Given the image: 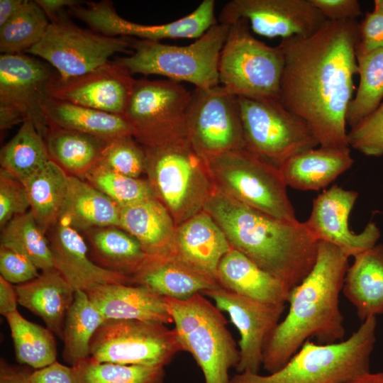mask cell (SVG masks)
Segmentation results:
<instances>
[{"instance_id":"cell-1","label":"cell","mask_w":383,"mask_h":383,"mask_svg":"<svg viewBox=\"0 0 383 383\" xmlns=\"http://www.w3.org/2000/svg\"><path fill=\"white\" fill-rule=\"evenodd\" d=\"M356 21H327L313 35L282 39L279 99L310 126L319 146L350 148L346 113L357 74Z\"/></svg>"},{"instance_id":"cell-2","label":"cell","mask_w":383,"mask_h":383,"mask_svg":"<svg viewBox=\"0 0 383 383\" xmlns=\"http://www.w3.org/2000/svg\"><path fill=\"white\" fill-rule=\"evenodd\" d=\"M349 257L340 248L319 241L313 267L290 291L289 311L265 348L262 367L268 374L284 366L311 338L319 344L344 340L345 328L340 294Z\"/></svg>"},{"instance_id":"cell-3","label":"cell","mask_w":383,"mask_h":383,"mask_svg":"<svg viewBox=\"0 0 383 383\" xmlns=\"http://www.w3.org/2000/svg\"><path fill=\"white\" fill-rule=\"evenodd\" d=\"M231 248L279 280L290 292L309 273L319 241L305 222L279 220L216 187L204 206Z\"/></svg>"},{"instance_id":"cell-4","label":"cell","mask_w":383,"mask_h":383,"mask_svg":"<svg viewBox=\"0 0 383 383\" xmlns=\"http://www.w3.org/2000/svg\"><path fill=\"white\" fill-rule=\"evenodd\" d=\"M376 328L377 317L372 316L340 342L319 344L309 340L277 372L236 373L230 383H343L370 372Z\"/></svg>"},{"instance_id":"cell-5","label":"cell","mask_w":383,"mask_h":383,"mask_svg":"<svg viewBox=\"0 0 383 383\" xmlns=\"http://www.w3.org/2000/svg\"><path fill=\"white\" fill-rule=\"evenodd\" d=\"M144 148L147 180L176 226L202 211L216 186L205 157L190 140Z\"/></svg>"},{"instance_id":"cell-6","label":"cell","mask_w":383,"mask_h":383,"mask_svg":"<svg viewBox=\"0 0 383 383\" xmlns=\"http://www.w3.org/2000/svg\"><path fill=\"white\" fill-rule=\"evenodd\" d=\"M229 26L218 22L186 46L132 38L131 55L114 61L132 74L160 75L195 89H210L220 84L218 62Z\"/></svg>"},{"instance_id":"cell-7","label":"cell","mask_w":383,"mask_h":383,"mask_svg":"<svg viewBox=\"0 0 383 383\" xmlns=\"http://www.w3.org/2000/svg\"><path fill=\"white\" fill-rule=\"evenodd\" d=\"M165 298L183 350L192 355L205 383H230L240 350L221 311L201 293L184 300Z\"/></svg>"},{"instance_id":"cell-8","label":"cell","mask_w":383,"mask_h":383,"mask_svg":"<svg viewBox=\"0 0 383 383\" xmlns=\"http://www.w3.org/2000/svg\"><path fill=\"white\" fill-rule=\"evenodd\" d=\"M205 158L218 189L279 220L298 221L279 168L245 148Z\"/></svg>"},{"instance_id":"cell-9","label":"cell","mask_w":383,"mask_h":383,"mask_svg":"<svg viewBox=\"0 0 383 383\" xmlns=\"http://www.w3.org/2000/svg\"><path fill=\"white\" fill-rule=\"evenodd\" d=\"M284 66L279 45L255 38L245 20L231 24L218 62L219 84L238 97L279 99Z\"/></svg>"},{"instance_id":"cell-10","label":"cell","mask_w":383,"mask_h":383,"mask_svg":"<svg viewBox=\"0 0 383 383\" xmlns=\"http://www.w3.org/2000/svg\"><path fill=\"white\" fill-rule=\"evenodd\" d=\"M192 92L171 79H135L123 116L133 138L145 148H157L189 140L187 110Z\"/></svg>"},{"instance_id":"cell-11","label":"cell","mask_w":383,"mask_h":383,"mask_svg":"<svg viewBox=\"0 0 383 383\" xmlns=\"http://www.w3.org/2000/svg\"><path fill=\"white\" fill-rule=\"evenodd\" d=\"M245 148L280 168L290 158L319 147L308 123L279 99L238 97Z\"/></svg>"},{"instance_id":"cell-12","label":"cell","mask_w":383,"mask_h":383,"mask_svg":"<svg viewBox=\"0 0 383 383\" xmlns=\"http://www.w3.org/2000/svg\"><path fill=\"white\" fill-rule=\"evenodd\" d=\"M184 351L174 328L138 320H105L94 334L89 357L99 362L162 367Z\"/></svg>"},{"instance_id":"cell-13","label":"cell","mask_w":383,"mask_h":383,"mask_svg":"<svg viewBox=\"0 0 383 383\" xmlns=\"http://www.w3.org/2000/svg\"><path fill=\"white\" fill-rule=\"evenodd\" d=\"M131 38L110 37L82 28L61 12L50 21L41 40L30 49L62 78L82 75L106 64L118 52H130Z\"/></svg>"},{"instance_id":"cell-14","label":"cell","mask_w":383,"mask_h":383,"mask_svg":"<svg viewBox=\"0 0 383 383\" xmlns=\"http://www.w3.org/2000/svg\"><path fill=\"white\" fill-rule=\"evenodd\" d=\"M187 127L190 142L204 157L245 148L238 97L220 84L192 91Z\"/></svg>"},{"instance_id":"cell-15","label":"cell","mask_w":383,"mask_h":383,"mask_svg":"<svg viewBox=\"0 0 383 383\" xmlns=\"http://www.w3.org/2000/svg\"><path fill=\"white\" fill-rule=\"evenodd\" d=\"M68 13L87 23L92 30L110 37H136L140 40L199 38L218 23L215 1L204 0L188 15L160 25L131 22L116 11L111 1L87 2L68 8Z\"/></svg>"},{"instance_id":"cell-16","label":"cell","mask_w":383,"mask_h":383,"mask_svg":"<svg viewBox=\"0 0 383 383\" xmlns=\"http://www.w3.org/2000/svg\"><path fill=\"white\" fill-rule=\"evenodd\" d=\"M241 19L257 35L282 39L309 37L327 21L311 0H231L218 16L229 26Z\"/></svg>"},{"instance_id":"cell-17","label":"cell","mask_w":383,"mask_h":383,"mask_svg":"<svg viewBox=\"0 0 383 383\" xmlns=\"http://www.w3.org/2000/svg\"><path fill=\"white\" fill-rule=\"evenodd\" d=\"M57 74L33 57L21 54L0 55V111L23 122L30 120L43 136L48 129L42 104L49 97L51 82Z\"/></svg>"},{"instance_id":"cell-18","label":"cell","mask_w":383,"mask_h":383,"mask_svg":"<svg viewBox=\"0 0 383 383\" xmlns=\"http://www.w3.org/2000/svg\"><path fill=\"white\" fill-rule=\"evenodd\" d=\"M226 312L240 333L237 373H259L264 350L284 311L285 304H270L245 297L222 287L204 292Z\"/></svg>"},{"instance_id":"cell-19","label":"cell","mask_w":383,"mask_h":383,"mask_svg":"<svg viewBox=\"0 0 383 383\" xmlns=\"http://www.w3.org/2000/svg\"><path fill=\"white\" fill-rule=\"evenodd\" d=\"M135 79L125 67L109 61L82 75L62 78L58 73L48 89L49 97L123 116Z\"/></svg>"},{"instance_id":"cell-20","label":"cell","mask_w":383,"mask_h":383,"mask_svg":"<svg viewBox=\"0 0 383 383\" xmlns=\"http://www.w3.org/2000/svg\"><path fill=\"white\" fill-rule=\"evenodd\" d=\"M357 197V192L334 184L313 199L310 216L305 221L318 241L340 248L349 257L372 248L381 236L374 222H369L359 233L349 228V216Z\"/></svg>"},{"instance_id":"cell-21","label":"cell","mask_w":383,"mask_h":383,"mask_svg":"<svg viewBox=\"0 0 383 383\" xmlns=\"http://www.w3.org/2000/svg\"><path fill=\"white\" fill-rule=\"evenodd\" d=\"M47 237L54 268L75 291L86 292L101 284H131L128 277L96 265L80 232L66 221L60 219Z\"/></svg>"},{"instance_id":"cell-22","label":"cell","mask_w":383,"mask_h":383,"mask_svg":"<svg viewBox=\"0 0 383 383\" xmlns=\"http://www.w3.org/2000/svg\"><path fill=\"white\" fill-rule=\"evenodd\" d=\"M231 248L224 232L203 210L177 226L172 257L218 282L219 264Z\"/></svg>"},{"instance_id":"cell-23","label":"cell","mask_w":383,"mask_h":383,"mask_svg":"<svg viewBox=\"0 0 383 383\" xmlns=\"http://www.w3.org/2000/svg\"><path fill=\"white\" fill-rule=\"evenodd\" d=\"M85 292L106 320L173 323L165 296L145 286L107 284L93 287Z\"/></svg>"},{"instance_id":"cell-24","label":"cell","mask_w":383,"mask_h":383,"mask_svg":"<svg viewBox=\"0 0 383 383\" xmlns=\"http://www.w3.org/2000/svg\"><path fill=\"white\" fill-rule=\"evenodd\" d=\"M118 227L133 236L150 257H173L177 226L156 197L121 207Z\"/></svg>"},{"instance_id":"cell-25","label":"cell","mask_w":383,"mask_h":383,"mask_svg":"<svg viewBox=\"0 0 383 383\" xmlns=\"http://www.w3.org/2000/svg\"><path fill=\"white\" fill-rule=\"evenodd\" d=\"M18 302L39 316L55 335L63 340L67 313L75 290L55 268L42 271L35 279L15 286Z\"/></svg>"},{"instance_id":"cell-26","label":"cell","mask_w":383,"mask_h":383,"mask_svg":"<svg viewBox=\"0 0 383 383\" xmlns=\"http://www.w3.org/2000/svg\"><path fill=\"white\" fill-rule=\"evenodd\" d=\"M217 279L222 288L259 301L286 304L289 299L279 280L233 248L222 258Z\"/></svg>"},{"instance_id":"cell-27","label":"cell","mask_w":383,"mask_h":383,"mask_svg":"<svg viewBox=\"0 0 383 383\" xmlns=\"http://www.w3.org/2000/svg\"><path fill=\"white\" fill-rule=\"evenodd\" d=\"M354 162L350 148L319 146L288 160L279 170L287 184L301 191L326 188Z\"/></svg>"},{"instance_id":"cell-28","label":"cell","mask_w":383,"mask_h":383,"mask_svg":"<svg viewBox=\"0 0 383 383\" xmlns=\"http://www.w3.org/2000/svg\"><path fill=\"white\" fill-rule=\"evenodd\" d=\"M132 284L145 286L162 296L180 300L221 287L216 280L174 257H152L133 277Z\"/></svg>"},{"instance_id":"cell-29","label":"cell","mask_w":383,"mask_h":383,"mask_svg":"<svg viewBox=\"0 0 383 383\" xmlns=\"http://www.w3.org/2000/svg\"><path fill=\"white\" fill-rule=\"evenodd\" d=\"M353 257L342 292L362 322L383 313V244H376Z\"/></svg>"},{"instance_id":"cell-30","label":"cell","mask_w":383,"mask_h":383,"mask_svg":"<svg viewBox=\"0 0 383 383\" xmlns=\"http://www.w3.org/2000/svg\"><path fill=\"white\" fill-rule=\"evenodd\" d=\"M47 125L73 130L104 141L133 135V129L123 116L48 97L42 104Z\"/></svg>"},{"instance_id":"cell-31","label":"cell","mask_w":383,"mask_h":383,"mask_svg":"<svg viewBox=\"0 0 383 383\" xmlns=\"http://www.w3.org/2000/svg\"><path fill=\"white\" fill-rule=\"evenodd\" d=\"M91 259L100 267L123 274L131 281L150 257L140 243L117 226L84 231Z\"/></svg>"},{"instance_id":"cell-32","label":"cell","mask_w":383,"mask_h":383,"mask_svg":"<svg viewBox=\"0 0 383 383\" xmlns=\"http://www.w3.org/2000/svg\"><path fill=\"white\" fill-rule=\"evenodd\" d=\"M120 212L121 207L116 202L86 180L69 177L61 220L79 231L107 226L118 227Z\"/></svg>"},{"instance_id":"cell-33","label":"cell","mask_w":383,"mask_h":383,"mask_svg":"<svg viewBox=\"0 0 383 383\" xmlns=\"http://www.w3.org/2000/svg\"><path fill=\"white\" fill-rule=\"evenodd\" d=\"M69 177L59 165L50 160L23 182L30 202V211L46 234L61 218Z\"/></svg>"},{"instance_id":"cell-34","label":"cell","mask_w":383,"mask_h":383,"mask_svg":"<svg viewBox=\"0 0 383 383\" xmlns=\"http://www.w3.org/2000/svg\"><path fill=\"white\" fill-rule=\"evenodd\" d=\"M50 160L67 174L84 179L98 162L106 141L79 131L49 125L44 135Z\"/></svg>"},{"instance_id":"cell-35","label":"cell","mask_w":383,"mask_h":383,"mask_svg":"<svg viewBox=\"0 0 383 383\" xmlns=\"http://www.w3.org/2000/svg\"><path fill=\"white\" fill-rule=\"evenodd\" d=\"M105 318L84 291H76L64 323V360L73 367L89 357L91 341Z\"/></svg>"},{"instance_id":"cell-36","label":"cell","mask_w":383,"mask_h":383,"mask_svg":"<svg viewBox=\"0 0 383 383\" xmlns=\"http://www.w3.org/2000/svg\"><path fill=\"white\" fill-rule=\"evenodd\" d=\"M50 160L45 139L30 120L21 123L0 152L1 168L22 182Z\"/></svg>"},{"instance_id":"cell-37","label":"cell","mask_w":383,"mask_h":383,"mask_svg":"<svg viewBox=\"0 0 383 383\" xmlns=\"http://www.w3.org/2000/svg\"><path fill=\"white\" fill-rule=\"evenodd\" d=\"M5 318L19 363L38 370L57 361V343L50 329L27 320L18 310Z\"/></svg>"},{"instance_id":"cell-38","label":"cell","mask_w":383,"mask_h":383,"mask_svg":"<svg viewBox=\"0 0 383 383\" xmlns=\"http://www.w3.org/2000/svg\"><path fill=\"white\" fill-rule=\"evenodd\" d=\"M359 84L346 113L351 128L372 113L383 100V48L356 55Z\"/></svg>"},{"instance_id":"cell-39","label":"cell","mask_w":383,"mask_h":383,"mask_svg":"<svg viewBox=\"0 0 383 383\" xmlns=\"http://www.w3.org/2000/svg\"><path fill=\"white\" fill-rule=\"evenodd\" d=\"M0 245L23 255L41 271L54 268L47 234L30 211L15 216L1 229Z\"/></svg>"},{"instance_id":"cell-40","label":"cell","mask_w":383,"mask_h":383,"mask_svg":"<svg viewBox=\"0 0 383 383\" xmlns=\"http://www.w3.org/2000/svg\"><path fill=\"white\" fill-rule=\"evenodd\" d=\"M49 23L35 0H26L20 10L0 28L1 53H27L41 40Z\"/></svg>"},{"instance_id":"cell-41","label":"cell","mask_w":383,"mask_h":383,"mask_svg":"<svg viewBox=\"0 0 383 383\" xmlns=\"http://www.w3.org/2000/svg\"><path fill=\"white\" fill-rule=\"evenodd\" d=\"M79 383H163L162 367L99 362L90 357L72 367Z\"/></svg>"},{"instance_id":"cell-42","label":"cell","mask_w":383,"mask_h":383,"mask_svg":"<svg viewBox=\"0 0 383 383\" xmlns=\"http://www.w3.org/2000/svg\"><path fill=\"white\" fill-rule=\"evenodd\" d=\"M84 179L120 207L155 196L148 180L121 174L97 165L86 174Z\"/></svg>"},{"instance_id":"cell-43","label":"cell","mask_w":383,"mask_h":383,"mask_svg":"<svg viewBox=\"0 0 383 383\" xmlns=\"http://www.w3.org/2000/svg\"><path fill=\"white\" fill-rule=\"evenodd\" d=\"M106 169L134 178L145 172V151L132 135L106 141L96 164Z\"/></svg>"},{"instance_id":"cell-44","label":"cell","mask_w":383,"mask_h":383,"mask_svg":"<svg viewBox=\"0 0 383 383\" xmlns=\"http://www.w3.org/2000/svg\"><path fill=\"white\" fill-rule=\"evenodd\" d=\"M350 148L366 156L383 155V100L347 133Z\"/></svg>"},{"instance_id":"cell-45","label":"cell","mask_w":383,"mask_h":383,"mask_svg":"<svg viewBox=\"0 0 383 383\" xmlns=\"http://www.w3.org/2000/svg\"><path fill=\"white\" fill-rule=\"evenodd\" d=\"M30 209L26 189L22 182L0 169V228Z\"/></svg>"},{"instance_id":"cell-46","label":"cell","mask_w":383,"mask_h":383,"mask_svg":"<svg viewBox=\"0 0 383 383\" xmlns=\"http://www.w3.org/2000/svg\"><path fill=\"white\" fill-rule=\"evenodd\" d=\"M34 263L23 255L0 245V274L12 284H21L36 278L40 273Z\"/></svg>"},{"instance_id":"cell-47","label":"cell","mask_w":383,"mask_h":383,"mask_svg":"<svg viewBox=\"0 0 383 383\" xmlns=\"http://www.w3.org/2000/svg\"><path fill=\"white\" fill-rule=\"evenodd\" d=\"M359 30L356 55L369 53L383 48V14L374 10L367 13L359 24Z\"/></svg>"},{"instance_id":"cell-48","label":"cell","mask_w":383,"mask_h":383,"mask_svg":"<svg viewBox=\"0 0 383 383\" xmlns=\"http://www.w3.org/2000/svg\"><path fill=\"white\" fill-rule=\"evenodd\" d=\"M327 21H356L362 13L357 0H311Z\"/></svg>"},{"instance_id":"cell-49","label":"cell","mask_w":383,"mask_h":383,"mask_svg":"<svg viewBox=\"0 0 383 383\" xmlns=\"http://www.w3.org/2000/svg\"><path fill=\"white\" fill-rule=\"evenodd\" d=\"M30 381L32 383H79L72 367L64 365L57 361L33 371Z\"/></svg>"},{"instance_id":"cell-50","label":"cell","mask_w":383,"mask_h":383,"mask_svg":"<svg viewBox=\"0 0 383 383\" xmlns=\"http://www.w3.org/2000/svg\"><path fill=\"white\" fill-rule=\"evenodd\" d=\"M33 371L9 364L4 359L0 360V383H32Z\"/></svg>"},{"instance_id":"cell-51","label":"cell","mask_w":383,"mask_h":383,"mask_svg":"<svg viewBox=\"0 0 383 383\" xmlns=\"http://www.w3.org/2000/svg\"><path fill=\"white\" fill-rule=\"evenodd\" d=\"M18 296L13 284L0 276V313L4 317L17 310Z\"/></svg>"},{"instance_id":"cell-52","label":"cell","mask_w":383,"mask_h":383,"mask_svg":"<svg viewBox=\"0 0 383 383\" xmlns=\"http://www.w3.org/2000/svg\"><path fill=\"white\" fill-rule=\"evenodd\" d=\"M40 6L49 21L56 18L65 7H72L81 4V1L77 0H35Z\"/></svg>"},{"instance_id":"cell-53","label":"cell","mask_w":383,"mask_h":383,"mask_svg":"<svg viewBox=\"0 0 383 383\" xmlns=\"http://www.w3.org/2000/svg\"><path fill=\"white\" fill-rule=\"evenodd\" d=\"M26 0H0V28L13 16Z\"/></svg>"},{"instance_id":"cell-54","label":"cell","mask_w":383,"mask_h":383,"mask_svg":"<svg viewBox=\"0 0 383 383\" xmlns=\"http://www.w3.org/2000/svg\"><path fill=\"white\" fill-rule=\"evenodd\" d=\"M343 383H383V372H368Z\"/></svg>"},{"instance_id":"cell-55","label":"cell","mask_w":383,"mask_h":383,"mask_svg":"<svg viewBox=\"0 0 383 383\" xmlns=\"http://www.w3.org/2000/svg\"><path fill=\"white\" fill-rule=\"evenodd\" d=\"M373 10L383 14V0H374Z\"/></svg>"}]
</instances>
